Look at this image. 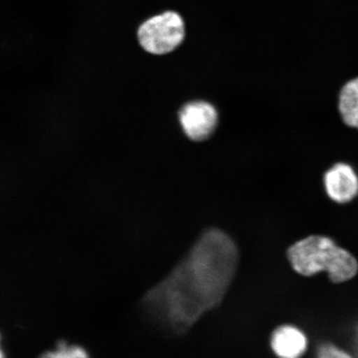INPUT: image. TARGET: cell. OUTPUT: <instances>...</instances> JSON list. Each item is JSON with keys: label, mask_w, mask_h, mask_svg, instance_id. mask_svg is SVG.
Segmentation results:
<instances>
[{"label": "cell", "mask_w": 358, "mask_h": 358, "mask_svg": "<svg viewBox=\"0 0 358 358\" xmlns=\"http://www.w3.org/2000/svg\"><path fill=\"white\" fill-rule=\"evenodd\" d=\"M238 259L231 237L210 228L166 278L148 290L142 299L143 310L164 329L185 334L222 303L234 279Z\"/></svg>", "instance_id": "6da1fadb"}, {"label": "cell", "mask_w": 358, "mask_h": 358, "mask_svg": "<svg viewBox=\"0 0 358 358\" xmlns=\"http://www.w3.org/2000/svg\"><path fill=\"white\" fill-rule=\"evenodd\" d=\"M287 257L298 274L313 276L327 272L334 283L350 280L358 272L357 259L326 236L313 235L297 241L288 249Z\"/></svg>", "instance_id": "7a4b0ae2"}, {"label": "cell", "mask_w": 358, "mask_h": 358, "mask_svg": "<svg viewBox=\"0 0 358 358\" xmlns=\"http://www.w3.org/2000/svg\"><path fill=\"white\" fill-rule=\"evenodd\" d=\"M185 37V22L178 13L173 11L152 17L138 30L141 47L155 55L173 52L182 43Z\"/></svg>", "instance_id": "3957f363"}, {"label": "cell", "mask_w": 358, "mask_h": 358, "mask_svg": "<svg viewBox=\"0 0 358 358\" xmlns=\"http://www.w3.org/2000/svg\"><path fill=\"white\" fill-rule=\"evenodd\" d=\"M178 122L187 138L194 142H203L217 131L219 112L210 101H190L179 109Z\"/></svg>", "instance_id": "277c9868"}, {"label": "cell", "mask_w": 358, "mask_h": 358, "mask_svg": "<svg viewBox=\"0 0 358 358\" xmlns=\"http://www.w3.org/2000/svg\"><path fill=\"white\" fill-rule=\"evenodd\" d=\"M324 186L327 196L338 204L350 203L358 195V176L346 163H338L324 173Z\"/></svg>", "instance_id": "5b68a950"}, {"label": "cell", "mask_w": 358, "mask_h": 358, "mask_svg": "<svg viewBox=\"0 0 358 358\" xmlns=\"http://www.w3.org/2000/svg\"><path fill=\"white\" fill-rule=\"evenodd\" d=\"M271 346L280 358H301L307 350L308 339L297 327L283 325L273 332Z\"/></svg>", "instance_id": "8992f818"}, {"label": "cell", "mask_w": 358, "mask_h": 358, "mask_svg": "<svg viewBox=\"0 0 358 358\" xmlns=\"http://www.w3.org/2000/svg\"><path fill=\"white\" fill-rule=\"evenodd\" d=\"M338 110L348 127L358 129V77L348 80L340 91Z\"/></svg>", "instance_id": "52a82bcc"}, {"label": "cell", "mask_w": 358, "mask_h": 358, "mask_svg": "<svg viewBox=\"0 0 358 358\" xmlns=\"http://www.w3.org/2000/svg\"><path fill=\"white\" fill-rule=\"evenodd\" d=\"M39 358H91L86 348L64 341L57 343L55 349L43 353Z\"/></svg>", "instance_id": "ba28073f"}, {"label": "cell", "mask_w": 358, "mask_h": 358, "mask_svg": "<svg viewBox=\"0 0 358 358\" xmlns=\"http://www.w3.org/2000/svg\"><path fill=\"white\" fill-rule=\"evenodd\" d=\"M317 358H353L343 349L332 343H324L317 349Z\"/></svg>", "instance_id": "9c48e42d"}]
</instances>
